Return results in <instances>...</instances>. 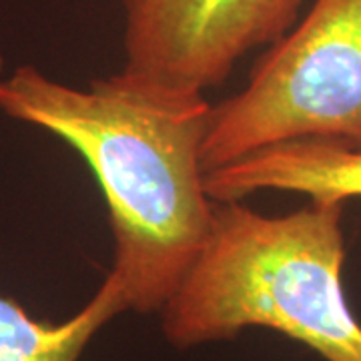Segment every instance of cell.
Here are the masks:
<instances>
[{
  "label": "cell",
  "mask_w": 361,
  "mask_h": 361,
  "mask_svg": "<svg viewBox=\"0 0 361 361\" xmlns=\"http://www.w3.org/2000/svg\"><path fill=\"white\" fill-rule=\"evenodd\" d=\"M125 71L173 89L223 85L253 49L295 25L305 0H121Z\"/></svg>",
  "instance_id": "cell-4"
},
{
  "label": "cell",
  "mask_w": 361,
  "mask_h": 361,
  "mask_svg": "<svg viewBox=\"0 0 361 361\" xmlns=\"http://www.w3.org/2000/svg\"><path fill=\"white\" fill-rule=\"evenodd\" d=\"M345 203L311 201L263 215L215 203L205 247L161 310L173 348L191 349L265 327L325 361H361V323L343 289Z\"/></svg>",
  "instance_id": "cell-2"
},
{
  "label": "cell",
  "mask_w": 361,
  "mask_h": 361,
  "mask_svg": "<svg viewBox=\"0 0 361 361\" xmlns=\"http://www.w3.org/2000/svg\"><path fill=\"white\" fill-rule=\"evenodd\" d=\"M0 111L49 130L89 165L115 241L111 273L129 310L161 313L205 247L215 201L201 167L213 104L121 68L89 89L18 66L0 80Z\"/></svg>",
  "instance_id": "cell-1"
},
{
  "label": "cell",
  "mask_w": 361,
  "mask_h": 361,
  "mask_svg": "<svg viewBox=\"0 0 361 361\" xmlns=\"http://www.w3.org/2000/svg\"><path fill=\"white\" fill-rule=\"evenodd\" d=\"M203 185L215 203L243 201L257 191H291L319 203H345L361 197V149L319 139L279 142L209 171Z\"/></svg>",
  "instance_id": "cell-5"
},
{
  "label": "cell",
  "mask_w": 361,
  "mask_h": 361,
  "mask_svg": "<svg viewBox=\"0 0 361 361\" xmlns=\"http://www.w3.org/2000/svg\"><path fill=\"white\" fill-rule=\"evenodd\" d=\"M125 311L127 297L111 271L82 310L61 323L35 319L0 295V361H78L92 337Z\"/></svg>",
  "instance_id": "cell-6"
},
{
  "label": "cell",
  "mask_w": 361,
  "mask_h": 361,
  "mask_svg": "<svg viewBox=\"0 0 361 361\" xmlns=\"http://www.w3.org/2000/svg\"><path fill=\"white\" fill-rule=\"evenodd\" d=\"M301 139L361 149V0H313L245 87L213 104L201 167Z\"/></svg>",
  "instance_id": "cell-3"
},
{
  "label": "cell",
  "mask_w": 361,
  "mask_h": 361,
  "mask_svg": "<svg viewBox=\"0 0 361 361\" xmlns=\"http://www.w3.org/2000/svg\"><path fill=\"white\" fill-rule=\"evenodd\" d=\"M4 66V59H2V54H0V68Z\"/></svg>",
  "instance_id": "cell-7"
}]
</instances>
